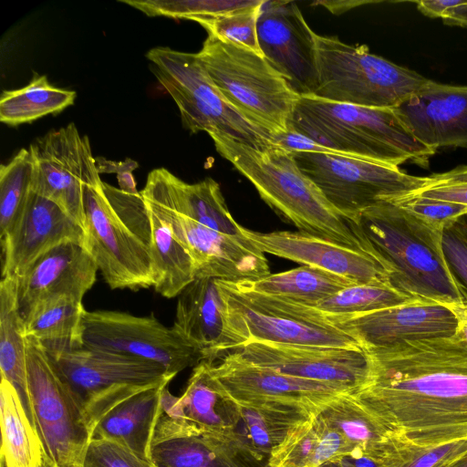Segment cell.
I'll return each mask as SVG.
<instances>
[{"label": "cell", "mask_w": 467, "mask_h": 467, "mask_svg": "<svg viewBox=\"0 0 467 467\" xmlns=\"http://www.w3.org/2000/svg\"><path fill=\"white\" fill-rule=\"evenodd\" d=\"M441 19L446 25L467 27V1L447 10Z\"/></svg>", "instance_id": "816d5d0a"}, {"label": "cell", "mask_w": 467, "mask_h": 467, "mask_svg": "<svg viewBox=\"0 0 467 467\" xmlns=\"http://www.w3.org/2000/svg\"><path fill=\"white\" fill-rule=\"evenodd\" d=\"M416 300L391 283L353 284L315 306H306L323 317H349Z\"/></svg>", "instance_id": "74e56055"}, {"label": "cell", "mask_w": 467, "mask_h": 467, "mask_svg": "<svg viewBox=\"0 0 467 467\" xmlns=\"http://www.w3.org/2000/svg\"><path fill=\"white\" fill-rule=\"evenodd\" d=\"M317 414L328 427L345 439L353 451L370 455L387 437L384 429L352 391L338 395Z\"/></svg>", "instance_id": "8d00e7d4"}, {"label": "cell", "mask_w": 467, "mask_h": 467, "mask_svg": "<svg viewBox=\"0 0 467 467\" xmlns=\"http://www.w3.org/2000/svg\"><path fill=\"white\" fill-rule=\"evenodd\" d=\"M447 467H467V454L453 462Z\"/></svg>", "instance_id": "f5cc1de1"}, {"label": "cell", "mask_w": 467, "mask_h": 467, "mask_svg": "<svg viewBox=\"0 0 467 467\" xmlns=\"http://www.w3.org/2000/svg\"><path fill=\"white\" fill-rule=\"evenodd\" d=\"M27 385L33 423L47 462L54 467H81L92 429L44 346L25 337Z\"/></svg>", "instance_id": "9c48e42d"}, {"label": "cell", "mask_w": 467, "mask_h": 467, "mask_svg": "<svg viewBox=\"0 0 467 467\" xmlns=\"http://www.w3.org/2000/svg\"><path fill=\"white\" fill-rule=\"evenodd\" d=\"M209 362L197 364L182 396H173L166 386L162 391L161 412L186 421L201 435H226L233 432L238 406L217 385L208 368Z\"/></svg>", "instance_id": "484cf974"}, {"label": "cell", "mask_w": 467, "mask_h": 467, "mask_svg": "<svg viewBox=\"0 0 467 467\" xmlns=\"http://www.w3.org/2000/svg\"><path fill=\"white\" fill-rule=\"evenodd\" d=\"M2 445L5 467H46L47 458L15 387L4 377L0 383Z\"/></svg>", "instance_id": "1f68e13d"}, {"label": "cell", "mask_w": 467, "mask_h": 467, "mask_svg": "<svg viewBox=\"0 0 467 467\" xmlns=\"http://www.w3.org/2000/svg\"><path fill=\"white\" fill-rule=\"evenodd\" d=\"M99 268L83 244L63 243L37 258L16 279L17 306L24 320L39 302L67 296L82 302Z\"/></svg>", "instance_id": "7402d4cb"}, {"label": "cell", "mask_w": 467, "mask_h": 467, "mask_svg": "<svg viewBox=\"0 0 467 467\" xmlns=\"http://www.w3.org/2000/svg\"><path fill=\"white\" fill-rule=\"evenodd\" d=\"M242 230L244 236L265 254L340 275L354 284L391 283L393 270L374 253L299 231Z\"/></svg>", "instance_id": "ac0fdd59"}, {"label": "cell", "mask_w": 467, "mask_h": 467, "mask_svg": "<svg viewBox=\"0 0 467 467\" xmlns=\"http://www.w3.org/2000/svg\"><path fill=\"white\" fill-rule=\"evenodd\" d=\"M334 462L340 467H379L374 458L358 451H353Z\"/></svg>", "instance_id": "681fc988"}, {"label": "cell", "mask_w": 467, "mask_h": 467, "mask_svg": "<svg viewBox=\"0 0 467 467\" xmlns=\"http://www.w3.org/2000/svg\"><path fill=\"white\" fill-rule=\"evenodd\" d=\"M46 467H54V466H53V465H51L50 463L47 462Z\"/></svg>", "instance_id": "6f0895ef"}, {"label": "cell", "mask_w": 467, "mask_h": 467, "mask_svg": "<svg viewBox=\"0 0 467 467\" xmlns=\"http://www.w3.org/2000/svg\"><path fill=\"white\" fill-rule=\"evenodd\" d=\"M320 467H340L335 462H328Z\"/></svg>", "instance_id": "11a10c76"}, {"label": "cell", "mask_w": 467, "mask_h": 467, "mask_svg": "<svg viewBox=\"0 0 467 467\" xmlns=\"http://www.w3.org/2000/svg\"><path fill=\"white\" fill-rule=\"evenodd\" d=\"M146 57L159 83L176 103L184 128L192 133L223 134L258 150L274 144V135L249 120L223 97L196 53L167 47L151 48Z\"/></svg>", "instance_id": "52a82bcc"}, {"label": "cell", "mask_w": 467, "mask_h": 467, "mask_svg": "<svg viewBox=\"0 0 467 467\" xmlns=\"http://www.w3.org/2000/svg\"><path fill=\"white\" fill-rule=\"evenodd\" d=\"M467 0H421L415 2L418 10L429 17H442L445 12Z\"/></svg>", "instance_id": "c3c4849f"}, {"label": "cell", "mask_w": 467, "mask_h": 467, "mask_svg": "<svg viewBox=\"0 0 467 467\" xmlns=\"http://www.w3.org/2000/svg\"><path fill=\"white\" fill-rule=\"evenodd\" d=\"M154 467H267L233 433L226 435L179 434L152 441Z\"/></svg>", "instance_id": "4316f807"}, {"label": "cell", "mask_w": 467, "mask_h": 467, "mask_svg": "<svg viewBox=\"0 0 467 467\" xmlns=\"http://www.w3.org/2000/svg\"><path fill=\"white\" fill-rule=\"evenodd\" d=\"M34 161L32 191L57 204L83 231V187L103 182L88 136L71 122L37 138L29 146Z\"/></svg>", "instance_id": "4fadbf2b"}, {"label": "cell", "mask_w": 467, "mask_h": 467, "mask_svg": "<svg viewBox=\"0 0 467 467\" xmlns=\"http://www.w3.org/2000/svg\"><path fill=\"white\" fill-rule=\"evenodd\" d=\"M263 1L243 10L195 22L205 28L208 35L244 46L262 55L257 39V19Z\"/></svg>", "instance_id": "b9f144b4"}, {"label": "cell", "mask_w": 467, "mask_h": 467, "mask_svg": "<svg viewBox=\"0 0 467 467\" xmlns=\"http://www.w3.org/2000/svg\"><path fill=\"white\" fill-rule=\"evenodd\" d=\"M46 350L83 410L92 431L120 402L147 389L169 383L175 377L158 363L85 346Z\"/></svg>", "instance_id": "ba28073f"}, {"label": "cell", "mask_w": 467, "mask_h": 467, "mask_svg": "<svg viewBox=\"0 0 467 467\" xmlns=\"http://www.w3.org/2000/svg\"><path fill=\"white\" fill-rule=\"evenodd\" d=\"M96 165L99 173H116L119 189L129 194L137 195L138 192L133 171L139 167V163L132 159L116 161L104 157H96Z\"/></svg>", "instance_id": "bcb514c9"}, {"label": "cell", "mask_w": 467, "mask_h": 467, "mask_svg": "<svg viewBox=\"0 0 467 467\" xmlns=\"http://www.w3.org/2000/svg\"><path fill=\"white\" fill-rule=\"evenodd\" d=\"M353 451L336 431L313 414L296 425L267 458V467H320Z\"/></svg>", "instance_id": "f1b7e54d"}, {"label": "cell", "mask_w": 467, "mask_h": 467, "mask_svg": "<svg viewBox=\"0 0 467 467\" xmlns=\"http://www.w3.org/2000/svg\"><path fill=\"white\" fill-rule=\"evenodd\" d=\"M168 384L147 389L118 404L96 425L92 439L116 442L151 463V443Z\"/></svg>", "instance_id": "83f0119b"}, {"label": "cell", "mask_w": 467, "mask_h": 467, "mask_svg": "<svg viewBox=\"0 0 467 467\" xmlns=\"http://www.w3.org/2000/svg\"><path fill=\"white\" fill-rule=\"evenodd\" d=\"M76 92L49 83L47 76L35 75L26 86L5 90L0 98V120L9 126L30 123L57 114L74 104Z\"/></svg>", "instance_id": "d590c367"}, {"label": "cell", "mask_w": 467, "mask_h": 467, "mask_svg": "<svg viewBox=\"0 0 467 467\" xmlns=\"http://www.w3.org/2000/svg\"><path fill=\"white\" fill-rule=\"evenodd\" d=\"M213 363L241 346L231 327L228 306L217 279H194L178 296L172 326Z\"/></svg>", "instance_id": "603a6c76"}, {"label": "cell", "mask_w": 467, "mask_h": 467, "mask_svg": "<svg viewBox=\"0 0 467 467\" xmlns=\"http://www.w3.org/2000/svg\"><path fill=\"white\" fill-rule=\"evenodd\" d=\"M0 467H5L3 462L0 461Z\"/></svg>", "instance_id": "9f6ffc18"}, {"label": "cell", "mask_w": 467, "mask_h": 467, "mask_svg": "<svg viewBox=\"0 0 467 467\" xmlns=\"http://www.w3.org/2000/svg\"><path fill=\"white\" fill-rule=\"evenodd\" d=\"M451 306H453L458 310H460L466 317H467V302L464 303H453V304H448ZM447 306V305H445Z\"/></svg>", "instance_id": "db71d44e"}, {"label": "cell", "mask_w": 467, "mask_h": 467, "mask_svg": "<svg viewBox=\"0 0 467 467\" xmlns=\"http://www.w3.org/2000/svg\"><path fill=\"white\" fill-rule=\"evenodd\" d=\"M293 155L300 171L349 222L370 206L410 195L432 182L431 176H414L399 167L337 153Z\"/></svg>", "instance_id": "30bf717a"}, {"label": "cell", "mask_w": 467, "mask_h": 467, "mask_svg": "<svg viewBox=\"0 0 467 467\" xmlns=\"http://www.w3.org/2000/svg\"><path fill=\"white\" fill-rule=\"evenodd\" d=\"M355 398L387 437L422 446L467 440V340L462 333L363 348Z\"/></svg>", "instance_id": "6da1fadb"}, {"label": "cell", "mask_w": 467, "mask_h": 467, "mask_svg": "<svg viewBox=\"0 0 467 467\" xmlns=\"http://www.w3.org/2000/svg\"><path fill=\"white\" fill-rule=\"evenodd\" d=\"M234 437L258 459L267 461L272 451L299 423L313 414L285 404H238Z\"/></svg>", "instance_id": "f546056e"}, {"label": "cell", "mask_w": 467, "mask_h": 467, "mask_svg": "<svg viewBox=\"0 0 467 467\" xmlns=\"http://www.w3.org/2000/svg\"><path fill=\"white\" fill-rule=\"evenodd\" d=\"M209 372L220 389L238 404L279 403L317 414L338 395L352 391L332 383L288 376L260 367L232 351Z\"/></svg>", "instance_id": "9a60e30c"}, {"label": "cell", "mask_w": 467, "mask_h": 467, "mask_svg": "<svg viewBox=\"0 0 467 467\" xmlns=\"http://www.w3.org/2000/svg\"><path fill=\"white\" fill-rule=\"evenodd\" d=\"M82 346L158 363L176 376L203 360L202 353L153 314L134 316L112 310H85Z\"/></svg>", "instance_id": "7c38bea8"}, {"label": "cell", "mask_w": 467, "mask_h": 467, "mask_svg": "<svg viewBox=\"0 0 467 467\" xmlns=\"http://www.w3.org/2000/svg\"><path fill=\"white\" fill-rule=\"evenodd\" d=\"M196 54L213 83L237 111L273 135L287 130L299 96L261 54L212 35Z\"/></svg>", "instance_id": "5b68a950"}, {"label": "cell", "mask_w": 467, "mask_h": 467, "mask_svg": "<svg viewBox=\"0 0 467 467\" xmlns=\"http://www.w3.org/2000/svg\"><path fill=\"white\" fill-rule=\"evenodd\" d=\"M234 352L260 367L352 391L362 385L368 372V358L363 349L253 341Z\"/></svg>", "instance_id": "d6986e66"}, {"label": "cell", "mask_w": 467, "mask_h": 467, "mask_svg": "<svg viewBox=\"0 0 467 467\" xmlns=\"http://www.w3.org/2000/svg\"><path fill=\"white\" fill-rule=\"evenodd\" d=\"M412 194L467 205V182L428 186Z\"/></svg>", "instance_id": "7dc6e473"}, {"label": "cell", "mask_w": 467, "mask_h": 467, "mask_svg": "<svg viewBox=\"0 0 467 467\" xmlns=\"http://www.w3.org/2000/svg\"><path fill=\"white\" fill-rule=\"evenodd\" d=\"M287 130L345 156L399 167L412 161L427 166L435 150L419 141L394 109H378L326 100L297 99Z\"/></svg>", "instance_id": "277c9868"}, {"label": "cell", "mask_w": 467, "mask_h": 467, "mask_svg": "<svg viewBox=\"0 0 467 467\" xmlns=\"http://www.w3.org/2000/svg\"><path fill=\"white\" fill-rule=\"evenodd\" d=\"M467 454V440L422 446L386 437L369 455L379 467H447Z\"/></svg>", "instance_id": "f35d334b"}, {"label": "cell", "mask_w": 467, "mask_h": 467, "mask_svg": "<svg viewBox=\"0 0 467 467\" xmlns=\"http://www.w3.org/2000/svg\"><path fill=\"white\" fill-rule=\"evenodd\" d=\"M210 137L218 153L250 181L276 213L299 232L376 254L356 234L350 222L300 171L293 152L275 144L258 150L219 133Z\"/></svg>", "instance_id": "3957f363"}, {"label": "cell", "mask_w": 467, "mask_h": 467, "mask_svg": "<svg viewBox=\"0 0 467 467\" xmlns=\"http://www.w3.org/2000/svg\"><path fill=\"white\" fill-rule=\"evenodd\" d=\"M234 283L260 295L306 306H315L354 284L340 275L307 265Z\"/></svg>", "instance_id": "836d02e7"}, {"label": "cell", "mask_w": 467, "mask_h": 467, "mask_svg": "<svg viewBox=\"0 0 467 467\" xmlns=\"http://www.w3.org/2000/svg\"><path fill=\"white\" fill-rule=\"evenodd\" d=\"M262 0H120L148 16H165L196 21L216 17L258 5Z\"/></svg>", "instance_id": "60d3db41"}, {"label": "cell", "mask_w": 467, "mask_h": 467, "mask_svg": "<svg viewBox=\"0 0 467 467\" xmlns=\"http://www.w3.org/2000/svg\"><path fill=\"white\" fill-rule=\"evenodd\" d=\"M431 178L432 182L429 186L456 182H467V165L456 167L446 172L433 174L431 175Z\"/></svg>", "instance_id": "f907efd6"}, {"label": "cell", "mask_w": 467, "mask_h": 467, "mask_svg": "<svg viewBox=\"0 0 467 467\" xmlns=\"http://www.w3.org/2000/svg\"><path fill=\"white\" fill-rule=\"evenodd\" d=\"M144 199L164 205L215 231L241 236L243 226L232 216L220 185L212 178L188 183L164 168L151 171L140 192Z\"/></svg>", "instance_id": "d4e9b609"}, {"label": "cell", "mask_w": 467, "mask_h": 467, "mask_svg": "<svg viewBox=\"0 0 467 467\" xmlns=\"http://www.w3.org/2000/svg\"><path fill=\"white\" fill-rule=\"evenodd\" d=\"M146 206L150 220L149 250L153 288L161 296L172 298L195 279L193 264L167 221L150 205L146 203Z\"/></svg>", "instance_id": "d6a6232c"}, {"label": "cell", "mask_w": 467, "mask_h": 467, "mask_svg": "<svg viewBox=\"0 0 467 467\" xmlns=\"http://www.w3.org/2000/svg\"><path fill=\"white\" fill-rule=\"evenodd\" d=\"M16 285V277H2L0 284V372L1 377L6 379L16 389L34 427L27 385L24 321L18 311Z\"/></svg>", "instance_id": "4dcf8cb0"}, {"label": "cell", "mask_w": 467, "mask_h": 467, "mask_svg": "<svg viewBox=\"0 0 467 467\" xmlns=\"http://www.w3.org/2000/svg\"><path fill=\"white\" fill-rule=\"evenodd\" d=\"M1 240L2 277H19L50 249L66 242L83 244L84 231L57 204L32 191Z\"/></svg>", "instance_id": "44dd1931"}, {"label": "cell", "mask_w": 467, "mask_h": 467, "mask_svg": "<svg viewBox=\"0 0 467 467\" xmlns=\"http://www.w3.org/2000/svg\"><path fill=\"white\" fill-rule=\"evenodd\" d=\"M394 109L412 135L429 148L467 147V86L429 79Z\"/></svg>", "instance_id": "cb8c5ba5"}, {"label": "cell", "mask_w": 467, "mask_h": 467, "mask_svg": "<svg viewBox=\"0 0 467 467\" xmlns=\"http://www.w3.org/2000/svg\"><path fill=\"white\" fill-rule=\"evenodd\" d=\"M442 246L454 274L467 289V220L464 215L444 229Z\"/></svg>", "instance_id": "f6af8a7d"}, {"label": "cell", "mask_w": 467, "mask_h": 467, "mask_svg": "<svg viewBox=\"0 0 467 467\" xmlns=\"http://www.w3.org/2000/svg\"><path fill=\"white\" fill-rule=\"evenodd\" d=\"M350 224L393 270L391 283L404 294L443 306L467 302L443 250L444 231L388 202L365 209Z\"/></svg>", "instance_id": "7a4b0ae2"}, {"label": "cell", "mask_w": 467, "mask_h": 467, "mask_svg": "<svg viewBox=\"0 0 467 467\" xmlns=\"http://www.w3.org/2000/svg\"><path fill=\"white\" fill-rule=\"evenodd\" d=\"M391 202L441 231L467 214V205L418 194L407 195Z\"/></svg>", "instance_id": "7bdbcfd3"}, {"label": "cell", "mask_w": 467, "mask_h": 467, "mask_svg": "<svg viewBox=\"0 0 467 467\" xmlns=\"http://www.w3.org/2000/svg\"><path fill=\"white\" fill-rule=\"evenodd\" d=\"M317 87L313 96L368 108L396 109L428 82L410 68L351 46L337 36L316 34Z\"/></svg>", "instance_id": "8992f818"}, {"label": "cell", "mask_w": 467, "mask_h": 467, "mask_svg": "<svg viewBox=\"0 0 467 467\" xmlns=\"http://www.w3.org/2000/svg\"><path fill=\"white\" fill-rule=\"evenodd\" d=\"M144 201L167 221L176 239L190 254L195 279L241 282L270 274L265 253L244 236L215 231L164 205Z\"/></svg>", "instance_id": "e0dca14e"}, {"label": "cell", "mask_w": 467, "mask_h": 467, "mask_svg": "<svg viewBox=\"0 0 467 467\" xmlns=\"http://www.w3.org/2000/svg\"><path fill=\"white\" fill-rule=\"evenodd\" d=\"M321 317L354 337L362 349L450 337L458 330V319L451 309L419 300L355 316Z\"/></svg>", "instance_id": "ffe728a7"}, {"label": "cell", "mask_w": 467, "mask_h": 467, "mask_svg": "<svg viewBox=\"0 0 467 467\" xmlns=\"http://www.w3.org/2000/svg\"><path fill=\"white\" fill-rule=\"evenodd\" d=\"M34 161L29 150L21 149L0 167V235L22 213L32 192Z\"/></svg>", "instance_id": "ab89813d"}, {"label": "cell", "mask_w": 467, "mask_h": 467, "mask_svg": "<svg viewBox=\"0 0 467 467\" xmlns=\"http://www.w3.org/2000/svg\"><path fill=\"white\" fill-rule=\"evenodd\" d=\"M465 219L467 220V214L464 215Z\"/></svg>", "instance_id": "680465c9"}, {"label": "cell", "mask_w": 467, "mask_h": 467, "mask_svg": "<svg viewBox=\"0 0 467 467\" xmlns=\"http://www.w3.org/2000/svg\"><path fill=\"white\" fill-rule=\"evenodd\" d=\"M81 467H154L125 447L102 439H91Z\"/></svg>", "instance_id": "ee69618b"}, {"label": "cell", "mask_w": 467, "mask_h": 467, "mask_svg": "<svg viewBox=\"0 0 467 467\" xmlns=\"http://www.w3.org/2000/svg\"><path fill=\"white\" fill-rule=\"evenodd\" d=\"M83 246L112 289L153 286L148 244L111 203L99 185L83 187Z\"/></svg>", "instance_id": "8fae6325"}, {"label": "cell", "mask_w": 467, "mask_h": 467, "mask_svg": "<svg viewBox=\"0 0 467 467\" xmlns=\"http://www.w3.org/2000/svg\"><path fill=\"white\" fill-rule=\"evenodd\" d=\"M82 302L67 296L46 299L36 305L24 321L25 337L38 340L47 349L82 346Z\"/></svg>", "instance_id": "e575fe53"}, {"label": "cell", "mask_w": 467, "mask_h": 467, "mask_svg": "<svg viewBox=\"0 0 467 467\" xmlns=\"http://www.w3.org/2000/svg\"><path fill=\"white\" fill-rule=\"evenodd\" d=\"M217 282L227 303L231 327L241 346L258 341L362 349L354 337L327 321L302 320L266 304L234 282L220 279Z\"/></svg>", "instance_id": "5bb4252c"}, {"label": "cell", "mask_w": 467, "mask_h": 467, "mask_svg": "<svg viewBox=\"0 0 467 467\" xmlns=\"http://www.w3.org/2000/svg\"><path fill=\"white\" fill-rule=\"evenodd\" d=\"M257 39L263 57L296 95L315 94L316 33L296 3L264 0L257 19Z\"/></svg>", "instance_id": "2e32d148"}]
</instances>
